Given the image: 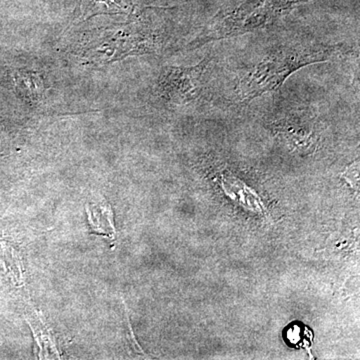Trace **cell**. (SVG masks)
<instances>
[{
  "label": "cell",
  "instance_id": "obj_7",
  "mask_svg": "<svg viewBox=\"0 0 360 360\" xmlns=\"http://www.w3.org/2000/svg\"><path fill=\"white\" fill-rule=\"evenodd\" d=\"M285 340L291 347H309L312 340V333L307 326L302 323L291 324L286 329Z\"/></svg>",
  "mask_w": 360,
  "mask_h": 360
},
{
  "label": "cell",
  "instance_id": "obj_1",
  "mask_svg": "<svg viewBox=\"0 0 360 360\" xmlns=\"http://www.w3.org/2000/svg\"><path fill=\"white\" fill-rule=\"evenodd\" d=\"M345 44H290L276 47L259 60L241 70L233 86L236 103H248L283 86L293 73L303 68L326 63L349 53Z\"/></svg>",
  "mask_w": 360,
  "mask_h": 360
},
{
  "label": "cell",
  "instance_id": "obj_6",
  "mask_svg": "<svg viewBox=\"0 0 360 360\" xmlns=\"http://www.w3.org/2000/svg\"><path fill=\"white\" fill-rule=\"evenodd\" d=\"M84 6V15L99 13L101 7H103L104 13H129L131 9L129 0H89Z\"/></svg>",
  "mask_w": 360,
  "mask_h": 360
},
{
  "label": "cell",
  "instance_id": "obj_2",
  "mask_svg": "<svg viewBox=\"0 0 360 360\" xmlns=\"http://www.w3.org/2000/svg\"><path fill=\"white\" fill-rule=\"evenodd\" d=\"M305 1L309 0H243L217 14L191 44L193 47L203 46L217 40L264 30Z\"/></svg>",
  "mask_w": 360,
  "mask_h": 360
},
{
  "label": "cell",
  "instance_id": "obj_5",
  "mask_svg": "<svg viewBox=\"0 0 360 360\" xmlns=\"http://www.w3.org/2000/svg\"><path fill=\"white\" fill-rule=\"evenodd\" d=\"M220 184L224 193L234 200L248 210L262 212V200L255 191L231 172H224L220 174Z\"/></svg>",
  "mask_w": 360,
  "mask_h": 360
},
{
  "label": "cell",
  "instance_id": "obj_4",
  "mask_svg": "<svg viewBox=\"0 0 360 360\" xmlns=\"http://www.w3.org/2000/svg\"><path fill=\"white\" fill-rule=\"evenodd\" d=\"M269 127L290 148L302 153L314 150L321 123L319 115L307 108H292L272 115Z\"/></svg>",
  "mask_w": 360,
  "mask_h": 360
},
{
  "label": "cell",
  "instance_id": "obj_3",
  "mask_svg": "<svg viewBox=\"0 0 360 360\" xmlns=\"http://www.w3.org/2000/svg\"><path fill=\"white\" fill-rule=\"evenodd\" d=\"M210 59L186 68H168L161 73L160 94L174 105L196 103L205 96L210 71Z\"/></svg>",
  "mask_w": 360,
  "mask_h": 360
}]
</instances>
